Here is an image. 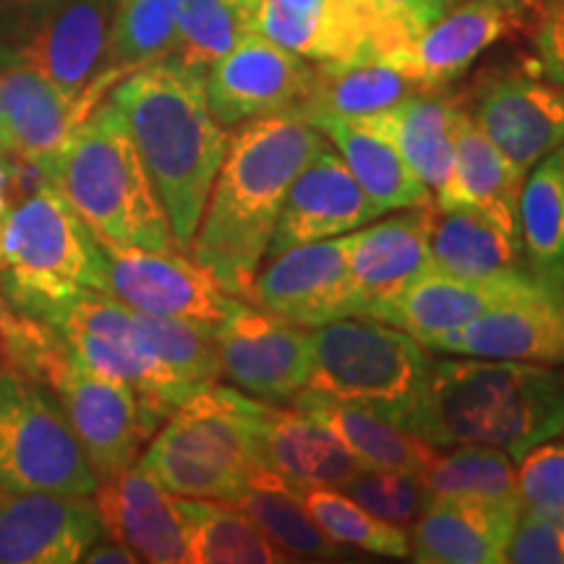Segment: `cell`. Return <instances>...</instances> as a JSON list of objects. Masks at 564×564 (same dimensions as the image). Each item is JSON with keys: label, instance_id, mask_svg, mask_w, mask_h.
<instances>
[{"label": "cell", "instance_id": "6da1fadb", "mask_svg": "<svg viewBox=\"0 0 564 564\" xmlns=\"http://www.w3.org/2000/svg\"><path fill=\"white\" fill-rule=\"evenodd\" d=\"M236 129L188 249L225 291L249 301L288 188L327 137L295 112L253 118Z\"/></svg>", "mask_w": 564, "mask_h": 564}, {"label": "cell", "instance_id": "7a4b0ae2", "mask_svg": "<svg viewBox=\"0 0 564 564\" xmlns=\"http://www.w3.org/2000/svg\"><path fill=\"white\" fill-rule=\"evenodd\" d=\"M204 70L175 58L131 70L110 89L150 173L175 243L188 249L207 207L230 133L212 116Z\"/></svg>", "mask_w": 564, "mask_h": 564}, {"label": "cell", "instance_id": "3957f363", "mask_svg": "<svg viewBox=\"0 0 564 564\" xmlns=\"http://www.w3.org/2000/svg\"><path fill=\"white\" fill-rule=\"evenodd\" d=\"M400 426L432 447L481 444L514 463L564 432V371L494 358H432L419 403Z\"/></svg>", "mask_w": 564, "mask_h": 564}, {"label": "cell", "instance_id": "277c9868", "mask_svg": "<svg viewBox=\"0 0 564 564\" xmlns=\"http://www.w3.org/2000/svg\"><path fill=\"white\" fill-rule=\"evenodd\" d=\"M47 181L95 236L158 251L178 246L129 126L110 100L76 126Z\"/></svg>", "mask_w": 564, "mask_h": 564}, {"label": "cell", "instance_id": "5b68a950", "mask_svg": "<svg viewBox=\"0 0 564 564\" xmlns=\"http://www.w3.org/2000/svg\"><path fill=\"white\" fill-rule=\"evenodd\" d=\"M0 285L17 312L42 322L84 293H108L95 232L51 181L37 183L6 215Z\"/></svg>", "mask_w": 564, "mask_h": 564}, {"label": "cell", "instance_id": "8992f818", "mask_svg": "<svg viewBox=\"0 0 564 564\" xmlns=\"http://www.w3.org/2000/svg\"><path fill=\"white\" fill-rule=\"evenodd\" d=\"M262 403L236 387L196 392L160 423L137 463L173 497L230 502L262 474L253 444Z\"/></svg>", "mask_w": 564, "mask_h": 564}, {"label": "cell", "instance_id": "52a82bcc", "mask_svg": "<svg viewBox=\"0 0 564 564\" xmlns=\"http://www.w3.org/2000/svg\"><path fill=\"white\" fill-rule=\"evenodd\" d=\"M306 390L366 403L400 426L419 403L432 356L403 329L369 316H343L308 329Z\"/></svg>", "mask_w": 564, "mask_h": 564}, {"label": "cell", "instance_id": "ba28073f", "mask_svg": "<svg viewBox=\"0 0 564 564\" xmlns=\"http://www.w3.org/2000/svg\"><path fill=\"white\" fill-rule=\"evenodd\" d=\"M91 468L58 400L26 377H0V489L91 497Z\"/></svg>", "mask_w": 564, "mask_h": 564}, {"label": "cell", "instance_id": "9c48e42d", "mask_svg": "<svg viewBox=\"0 0 564 564\" xmlns=\"http://www.w3.org/2000/svg\"><path fill=\"white\" fill-rule=\"evenodd\" d=\"M34 382L58 400L100 478L137 463L162 423L129 384L87 369L63 337L42 356Z\"/></svg>", "mask_w": 564, "mask_h": 564}, {"label": "cell", "instance_id": "30bf717a", "mask_svg": "<svg viewBox=\"0 0 564 564\" xmlns=\"http://www.w3.org/2000/svg\"><path fill=\"white\" fill-rule=\"evenodd\" d=\"M47 324L58 329L87 369L129 384L162 421L188 400L131 319V308L110 293L89 291L55 312Z\"/></svg>", "mask_w": 564, "mask_h": 564}, {"label": "cell", "instance_id": "8fae6325", "mask_svg": "<svg viewBox=\"0 0 564 564\" xmlns=\"http://www.w3.org/2000/svg\"><path fill=\"white\" fill-rule=\"evenodd\" d=\"M95 238L102 251L108 293L133 312L217 327L236 306V295L225 291L194 257H183L175 249H141Z\"/></svg>", "mask_w": 564, "mask_h": 564}, {"label": "cell", "instance_id": "7c38bea8", "mask_svg": "<svg viewBox=\"0 0 564 564\" xmlns=\"http://www.w3.org/2000/svg\"><path fill=\"white\" fill-rule=\"evenodd\" d=\"M308 329L238 299L215 327L220 373L264 403H293L312 373Z\"/></svg>", "mask_w": 564, "mask_h": 564}, {"label": "cell", "instance_id": "4fadbf2b", "mask_svg": "<svg viewBox=\"0 0 564 564\" xmlns=\"http://www.w3.org/2000/svg\"><path fill=\"white\" fill-rule=\"evenodd\" d=\"M463 108L523 173L564 147V89L531 66L494 70L478 79Z\"/></svg>", "mask_w": 564, "mask_h": 564}, {"label": "cell", "instance_id": "5bb4252c", "mask_svg": "<svg viewBox=\"0 0 564 564\" xmlns=\"http://www.w3.org/2000/svg\"><path fill=\"white\" fill-rule=\"evenodd\" d=\"M312 63L259 32L243 37L228 55L212 63L204 76L209 110L223 129L295 110L312 89Z\"/></svg>", "mask_w": 564, "mask_h": 564}, {"label": "cell", "instance_id": "9a60e30c", "mask_svg": "<svg viewBox=\"0 0 564 564\" xmlns=\"http://www.w3.org/2000/svg\"><path fill=\"white\" fill-rule=\"evenodd\" d=\"M423 348L494 361L562 366L564 291L539 282L531 291L491 306L474 322L432 337Z\"/></svg>", "mask_w": 564, "mask_h": 564}, {"label": "cell", "instance_id": "2e32d148", "mask_svg": "<svg viewBox=\"0 0 564 564\" xmlns=\"http://www.w3.org/2000/svg\"><path fill=\"white\" fill-rule=\"evenodd\" d=\"M112 0H66L19 55L70 100L97 108L116 87L108 70Z\"/></svg>", "mask_w": 564, "mask_h": 564}, {"label": "cell", "instance_id": "e0dca14e", "mask_svg": "<svg viewBox=\"0 0 564 564\" xmlns=\"http://www.w3.org/2000/svg\"><path fill=\"white\" fill-rule=\"evenodd\" d=\"M348 236L299 243L267 259L253 278L249 303L303 327L348 316Z\"/></svg>", "mask_w": 564, "mask_h": 564}, {"label": "cell", "instance_id": "ac0fdd59", "mask_svg": "<svg viewBox=\"0 0 564 564\" xmlns=\"http://www.w3.org/2000/svg\"><path fill=\"white\" fill-rule=\"evenodd\" d=\"M382 215L384 212L364 194L327 139L288 188L264 259L299 243L345 236Z\"/></svg>", "mask_w": 564, "mask_h": 564}, {"label": "cell", "instance_id": "d6986e66", "mask_svg": "<svg viewBox=\"0 0 564 564\" xmlns=\"http://www.w3.org/2000/svg\"><path fill=\"white\" fill-rule=\"evenodd\" d=\"M100 539L91 497L0 489V564H74Z\"/></svg>", "mask_w": 564, "mask_h": 564}, {"label": "cell", "instance_id": "ffe728a7", "mask_svg": "<svg viewBox=\"0 0 564 564\" xmlns=\"http://www.w3.org/2000/svg\"><path fill=\"white\" fill-rule=\"evenodd\" d=\"M91 110L53 87L32 63L21 58L19 47L0 51V116L11 154L30 162L45 178L70 133Z\"/></svg>", "mask_w": 564, "mask_h": 564}, {"label": "cell", "instance_id": "44dd1931", "mask_svg": "<svg viewBox=\"0 0 564 564\" xmlns=\"http://www.w3.org/2000/svg\"><path fill=\"white\" fill-rule=\"evenodd\" d=\"M434 202L400 209V215L350 232L348 316H369L394 299L429 264Z\"/></svg>", "mask_w": 564, "mask_h": 564}, {"label": "cell", "instance_id": "7402d4cb", "mask_svg": "<svg viewBox=\"0 0 564 564\" xmlns=\"http://www.w3.org/2000/svg\"><path fill=\"white\" fill-rule=\"evenodd\" d=\"M518 26L523 21L505 0H457L387 63L403 68L426 89L442 91Z\"/></svg>", "mask_w": 564, "mask_h": 564}, {"label": "cell", "instance_id": "603a6c76", "mask_svg": "<svg viewBox=\"0 0 564 564\" xmlns=\"http://www.w3.org/2000/svg\"><path fill=\"white\" fill-rule=\"evenodd\" d=\"M539 282L531 272L502 282H470L426 264L394 299L373 308L369 319L392 324L426 345L432 337L474 322L491 306L531 291Z\"/></svg>", "mask_w": 564, "mask_h": 564}, {"label": "cell", "instance_id": "cb8c5ba5", "mask_svg": "<svg viewBox=\"0 0 564 564\" xmlns=\"http://www.w3.org/2000/svg\"><path fill=\"white\" fill-rule=\"evenodd\" d=\"M91 499L100 514L102 533L129 546L139 562H186L173 494L162 489L139 463L100 478Z\"/></svg>", "mask_w": 564, "mask_h": 564}, {"label": "cell", "instance_id": "d4e9b609", "mask_svg": "<svg viewBox=\"0 0 564 564\" xmlns=\"http://www.w3.org/2000/svg\"><path fill=\"white\" fill-rule=\"evenodd\" d=\"M253 444L259 468L291 484L343 489L361 470L345 444L324 423L299 408L262 403Z\"/></svg>", "mask_w": 564, "mask_h": 564}, {"label": "cell", "instance_id": "484cf974", "mask_svg": "<svg viewBox=\"0 0 564 564\" xmlns=\"http://www.w3.org/2000/svg\"><path fill=\"white\" fill-rule=\"evenodd\" d=\"M460 110V100L444 97L442 91H421L352 123L390 141L436 199L447 192L455 175Z\"/></svg>", "mask_w": 564, "mask_h": 564}, {"label": "cell", "instance_id": "4316f807", "mask_svg": "<svg viewBox=\"0 0 564 564\" xmlns=\"http://www.w3.org/2000/svg\"><path fill=\"white\" fill-rule=\"evenodd\" d=\"M520 512L468 499L434 497L411 525L408 560L423 564H499Z\"/></svg>", "mask_w": 564, "mask_h": 564}, {"label": "cell", "instance_id": "83f0119b", "mask_svg": "<svg viewBox=\"0 0 564 564\" xmlns=\"http://www.w3.org/2000/svg\"><path fill=\"white\" fill-rule=\"evenodd\" d=\"M291 405L324 423L345 444V449L356 457L361 468L419 476L436 449L366 403L340 400L327 392L303 390Z\"/></svg>", "mask_w": 564, "mask_h": 564}, {"label": "cell", "instance_id": "f1b7e54d", "mask_svg": "<svg viewBox=\"0 0 564 564\" xmlns=\"http://www.w3.org/2000/svg\"><path fill=\"white\" fill-rule=\"evenodd\" d=\"M463 105V102H460ZM525 175L512 165L497 147L486 139V133L460 110L457 118V160L449 188L436 196V212H449L460 207H474L499 225L512 238H520V192Z\"/></svg>", "mask_w": 564, "mask_h": 564}, {"label": "cell", "instance_id": "f546056e", "mask_svg": "<svg viewBox=\"0 0 564 564\" xmlns=\"http://www.w3.org/2000/svg\"><path fill=\"white\" fill-rule=\"evenodd\" d=\"M421 91L432 89L382 58L316 63L312 89L291 112L312 126L319 121H356V118L392 108Z\"/></svg>", "mask_w": 564, "mask_h": 564}, {"label": "cell", "instance_id": "4dcf8cb0", "mask_svg": "<svg viewBox=\"0 0 564 564\" xmlns=\"http://www.w3.org/2000/svg\"><path fill=\"white\" fill-rule=\"evenodd\" d=\"M429 264L470 282H502L531 272L520 238H512L474 207L436 212Z\"/></svg>", "mask_w": 564, "mask_h": 564}, {"label": "cell", "instance_id": "1f68e13d", "mask_svg": "<svg viewBox=\"0 0 564 564\" xmlns=\"http://www.w3.org/2000/svg\"><path fill=\"white\" fill-rule=\"evenodd\" d=\"M183 531L186 564H285L282 554L264 539L236 505L220 499L173 497Z\"/></svg>", "mask_w": 564, "mask_h": 564}, {"label": "cell", "instance_id": "d6a6232c", "mask_svg": "<svg viewBox=\"0 0 564 564\" xmlns=\"http://www.w3.org/2000/svg\"><path fill=\"white\" fill-rule=\"evenodd\" d=\"M314 126L333 141L352 178L382 212L421 207L432 202L426 183L413 173V167L387 139L352 121H319Z\"/></svg>", "mask_w": 564, "mask_h": 564}, {"label": "cell", "instance_id": "836d02e7", "mask_svg": "<svg viewBox=\"0 0 564 564\" xmlns=\"http://www.w3.org/2000/svg\"><path fill=\"white\" fill-rule=\"evenodd\" d=\"M518 223L528 270L564 291V147L531 167L520 192Z\"/></svg>", "mask_w": 564, "mask_h": 564}, {"label": "cell", "instance_id": "e575fe53", "mask_svg": "<svg viewBox=\"0 0 564 564\" xmlns=\"http://www.w3.org/2000/svg\"><path fill=\"white\" fill-rule=\"evenodd\" d=\"M230 505H236L272 546L291 556V562H335L343 556V546L324 535L285 478L278 474H257L246 489L230 499Z\"/></svg>", "mask_w": 564, "mask_h": 564}, {"label": "cell", "instance_id": "d590c367", "mask_svg": "<svg viewBox=\"0 0 564 564\" xmlns=\"http://www.w3.org/2000/svg\"><path fill=\"white\" fill-rule=\"evenodd\" d=\"M419 478L434 497L468 499L523 512L518 491V465L502 449L457 444L449 453L429 457Z\"/></svg>", "mask_w": 564, "mask_h": 564}, {"label": "cell", "instance_id": "8d00e7d4", "mask_svg": "<svg viewBox=\"0 0 564 564\" xmlns=\"http://www.w3.org/2000/svg\"><path fill=\"white\" fill-rule=\"evenodd\" d=\"M131 319L139 335L150 345L154 358L171 371L181 390L194 398L196 392L220 384V356H217L215 327L194 319L154 316L133 312Z\"/></svg>", "mask_w": 564, "mask_h": 564}, {"label": "cell", "instance_id": "74e56055", "mask_svg": "<svg viewBox=\"0 0 564 564\" xmlns=\"http://www.w3.org/2000/svg\"><path fill=\"white\" fill-rule=\"evenodd\" d=\"M303 510L322 528L324 535L340 544L343 549H364V552L403 560L411 552V535L408 528L392 525L387 520L371 514L356 499L333 486H306L291 484Z\"/></svg>", "mask_w": 564, "mask_h": 564}, {"label": "cell", "instance_id": "f35d334b", "mask_svg": "<svg viewBox=\"0 0 564 564\" xmlns=\"http://www.w3.org/2000/svg\"><path fill=\"white\" fill-rule=\"evenodd\" d=\"M186 0H112L108 70L118 79L171 58Z\"/></svg>", "mask_w": 564, "mask_h": 564}, {"label": "cell", "instance_id": "ab89813d", "mask_svg": "<svg viewBox=\"0 0 564 564\" xmlns=\"http://www.w3.org/2000/svg\"><path fill=\"white\" fill-rule=\"evenodd\" d=\"M257 32V13L232 0H186L178 17V37L171 58L204 70Z\"/></svg>", "mask_w": 564, "mask_h": 564}, {"label": "cell", "instance_id": "60d3db41", "mask_svg": "<svg viewBox=\"0 0 564 564\" xmlns=\"http://www.w3.org/2000/svg\"><path fill=\"white\" fill-rule=\"evenodd\" d=\"M340 491L371 514L400 528L413 525L434 499L419 476L377 468H361Z\"/></svg>", "mask_w": 564, "mask_h": 564}, {"label": "cell", "instance_id": "b9f144b4", "mask_svg": "<svg viewBox=\"0 0 564 564\" xmlns=\"http://www.w3.org/2000/svg\"><path fill=\"white\" fill-rule=\"evenodd\" d=\"M523 512L564 525V442L549 440L518 460Z\"/></svg>", "mask_w": 564, "mask_h": 564}, {"label": "cell", "instance_id": "7bdbcfd3", "mask_svg": "<svg viewBox=\"0 0 564 564\" xmlns=\"http://www.w3.org/2000/svg\"><path fill=\"white\" fill-rule=\"evenodd\" d=\"M61 340L53 324L17 312L0 291V377H37V366Z\"/></svg>", "mask_w": 564, "mask_h": 564}, {"label": "cell", "instance_id": "ee69618b", "mask_svg": "<svg viewBox=\"0 0 564 564\" xmlns=\"http://www.w3.org/2000/svg\"><path fill=\"white\" fill-rule=\"evenodd\" d=\"M288 9L308 13V17H319L337 21V24L350 26V30L361 32L377 47L379 58L390 61L394 53H400L411 40L394 32L387 21L371 9L369 0H280Z\"/></svg>", "mask_w": 564, "mask_h": 564}, {"label": "cell", "instance_id": "f6af8a7d", "mask_svg": "<svg viewBox=\"0 0 564 564\" xmlns=\"http://www.w3.org/2000/svg\"><path fill=\"white\" fill-rule=\"evenodd\" d=\"M523 26H531L533 61L528 66L564 89V0H544Z\"/></svg>", "mask_w": 564, "mask_h": 564}, {"label": "cell", "instance_id": "bcb514c9", "mask_svg": "<svg viewBox=\"0 0 564 564\" xmlns=\"http://www.w3.org/2000/svg\"><path fill=\"white\" fill-rule=\"evenodd\" d=\"M510 564H564V525L520 512L505 549Z\"/></svg>", "mask_w": 564, "mask_h": 564}, {"label": "cell", "instance_id": "7dc6e473", "mask_svg": "<svg viewBox=\"0 0 564 564\" xmlns=\"http://www.w3.org/2000/svg\"><path fill=\"white\" fill-rule=\"evenodd\" d=\"M66 0H0V45L21 47L58 13Z\"/></svg>", "mask_w": 564, "mask_h": 564}, {"label": "cell", "instance_id": "c3c4849f", "mask_svg": "<svg viewBox=\"0 0 564 564\" xmlns=\"http://www.w3.org/2000/svg\"><path fill=\"white\" fill-rule=\"evenodd\" d=\"M457 0H369L373 11L405 40H415L432 26L442 13H447Z\"/></svg>", "mask_w": 564, "mask_h": 564}, {"label": "cell", "instance_id": "681fc988", "mask_svg": "<svg viewBox=\"0 0 564 564\" xmlns=\"http://www.w3.org/2000/svg\"><path fill=\"white\" fill-rule=\"evenodd\" d=\"M24 160H19L17 154L0 152V232H3L6 215H9L17 199H21V178H24V171H21Z\"/></svg>", "mask_w": 564, "mask_h": 564}, {"label": "cell", "instance_id": "f907efd6", "mask_svg": "<svg viewBox=\"0 0 564 564\" xmlns=\"http://www.w3.org/2000/svg\"><path fill=\"white\" fill-rule=\"evenodd\" d=\"M82 562H89V564H137L139 556L131 552L129 546L118 544V541L108 539L102 544V541H97V544L89 546V552L84 554Z\"/></svg>", "mask_w": 564, "mask_h": 564}, {"label": "cell", "instance_id": "816d5d0a", "mask_svg": "<svg viewBox=\"0 0 564 564\" xmlns=\"http://www.w3.org/2000/svg\"><path fill=\"white\" fill-rule=\"evenodd\" d=\"M505 3L510 6V9H512L514 13H518V19L525 24V19L531 17V13H533L535 9H539V6L544 3V0H505Z\"/></svg>", "mask_w": 564, "mask_h": 564}, {"label": "cell", "instance_id": "f5cc1de1", "mask_svg": "<svg viewBox=\"0 0 564 564\" xmlns=\"http://www.w3.org/2000/svg\"><path fill=\"white\" fill-rule=\"evenodd\" d=\"M232 3L243 6V9H249V11L257 13V11H259V6H262V0H232Z\"/></svg>", "mask_w": 564, "mask_h": 564}, {"label": "cell", "instance_id": "db71d44e", "mask_svg": "<svg viewBox=\"0 0 564 564\" xmlns=\"http://www.w3.org/2000/svg\"><path fill=\"white\" fill-rule=\"evenodd\" d=\"M3 47H6V45H0V51H3Z\"/></svg>", "mask_w": 564, "mask_h": 564}, {"label": "cell", "instance_id": "11a10c76", "mask_svg": "<svg viewBox=\"0 0 564 564\" xmlns=\"http://www.w3.org/2000/svg\"><path fill=\"white\" fill-rule=\"evenodd\" d=\"M0 152H3V150H0Z\"/></svg>", "mask_w": 564, "mask_h": 564}]
</instances>
